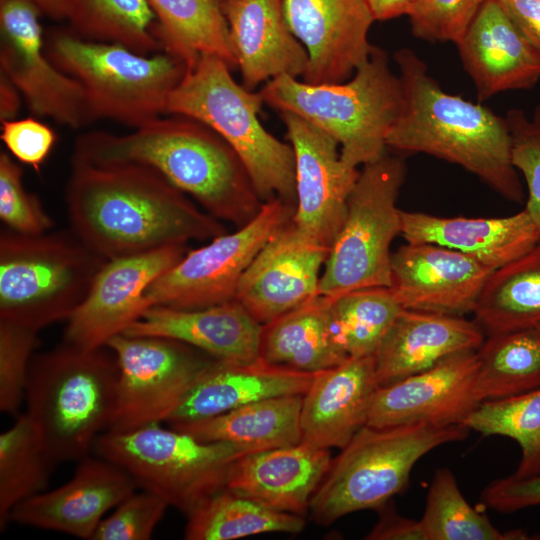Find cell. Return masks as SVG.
<instances>
[{
	"mask_svg": "<svg viewBox=\"0 0 540 540\" xmlns=\"http://www.w3.org/2000/svg\"><path fill=\"white\" fill-rule=\"evenodd\" d=\"M93 450L124 469L137 487L161 496L186 515L226 488L232 464L246 454L233 444L203 442L159 423L101 433Z\"/></svg>",
	"mask_w": 540,
	"mask_h": 540,
	"instance_id": "30bf717a",
	"label": "cell"
},
{
	"mask_svg": "<svg viewBox=\"0 0 540 540\" xmlns=\"http://www.w3.org/2000/svg\"><path fill=\"white\" fill-rule=\"evenodd\" d=\"M389 501L380 509L376 525L367 534L368 540H425L419 520L399 515Z\"/></svg>",
	"mask_w": 540,
	"mask_h": 540,
	"instance_id": "c3c4849f",
	"label": "cell"
},
{
	"mask_svg": "<svg viewBox=\"0 0 540 540\" xmlns=\"http://www.w3.org/2000/svg\"><path fill=\"white\" fill-rule=\"evenodd\" d=\"M456 45L480 101L502 91L531 88L540 78V55L497 0L484 1Z\"/></svg>",
	"mask_w": 540,
	"mask_h": 540,
	"instance_id": "d4e9b609",
	"label": "cell"
},
{
	"mask_svg": "<svg viewBox=\"0 0 540 540\" xmlns=\"http://www.w3.org/2000/svg\"><path fill=\"white\" fill-rule=\"evenodd\" d=\"M473 314L488 335L540 324V241L490 274Z\"/></svg>",
	"mask_w": 540,
	"mask_h": 540,
	"instance_id": "1f68e13d",
	"label": "cell"
},
{
	"mask_svg": "<svg viewBox=\"0 0 540 540\" xmlns=\"http://www.w3.org/2000/svg\"><path fill=\"white\" fill-rule=\"evenodd\" d=\"M22 95L16 86L0 73V121L15 119L20 110Z\"/></svg>",
	"mask_w": 540,
	"mask_h": 540,
	"instance_id": "f907efd6",
	"label": "cell"
},
{
	"mask_svg": "<svg viewBox=\"0 0 540 540\" xmlns=\"http://www.w3.org/2000/svg\"><path fill=\"white\" fill-rule=\"evenodd\" d=\"M330 297L307 303L261 326L259 359L276 366L316 373L349 357L337 343L329 319Z\"/></svg>",
	"mask_w": 540,
	"mask_h": 540,
	"instance_id": "f546056e",
	"label": "cell"
},
{
	"mask_svg": "<svg viewBox=\"0 0 540 540\" xmlns=\"http://www.w3.org/2000/svg\"><path fill=\"white\" fill-rule=\"evenodd\" d=\"M511 136V158L527 184L528 198L524 210L540 236V104L531 118L512 109L506 116Z\"/></svg>",
	"mask_w": 540,
	"mask_h": 540,
	"instance_id": "ee69618b",
	"label": "cell"
},
{
	"mask_svg": "<svg viewBox=\"0 0 540 540\" xmlns=\"http://www.w3.org/2000/svg\"><path fill=\"white\" fill-rule=\"evenodd\" d=\"M48 58L77 80L96 119L141 127L166 114L171 92L188 65L167 51L140 54L128 47L79 37L69 28L44 36Z\"/></svg>",
	"mask_w": 540,
	"mask_h": 540,
	"instance_id": "52a82bcc",
	"label": "cell"
},
{
	"mask_svg": "<svg viewBox=\"0 0 540 540\" xmlns=\"http://www.w3.org/2000/svg\"><path fill=\"white\" fill-rule=\"evenodd\" d=\"M65 202L74 234L105 260L227 232L220 220L141 165L71 161Z\"/></svg>",
	"mask_w": 540,
	"mask_h": 540,
	"instance_id": "6da1fadb",
	"label": "cell"
},
{
	"mask_svg": "<svg viewBox=\"0 0 540 540\" xmlns=\"http://www.w3.org/2000/svg\"><path fill=\"white\" fill-rule=\"evenodd\" d=\"M295 206L280 198L268 200L246 225L186 252L148 287L147 309H202L235 300L243 273L269 239L292 219Z\"/></svg>",
	"mask_w": 540,
	"mask_h": 540,
	"instance_id": "4fadbf2b",
	"label": "cell"
},
{
	"mask_svg": "<svg viewBox=\"0 0 540 540\" xmlns=\"http://www.w3.org/2000/svg\"><path fill=\"white\" fill-rule=\"evenodd\" d=\"M484 340L475 320L403 309L373 355L379 387L427 370L455 353L477 350Z\"/></svg>",
	"mask_w": 540,
	"mask_h": 540,
	"instance_id": "4316f807",
	"label": "cell"
},
{
	"mask_svg": "<svg viewBox=\"0 0 540 540\" xmlns=\"http://www.w3.org/2000/svg\"><path fill=\"white\" fill-rule=\"evenodd\" d=\"M378 389L373 356L351 357L314 373L302 398V442L344 448L367 425Z\"/></svg>",
	"mask_w": 540,
	"mask_h": 540,
	"instance_id": "7402d4cb",
	"label": "cell"
},
{
	"mask_svg": "<svg viewBox=\"0 0 540 540\" xmlns=\"http://www.w3.org/2000/svg\"><path fill=\"white\" fill-rule=\"evenodd\" d=\"M375 21L390 20L406 14L411 0H367Z\"/></svg>",
	"mask_w": 540,
	"mask_h": 540,
	"instance_id": "816d5d0a",
	"label": "cell"
},
{
	"mask_svg": "<svg viewBox=\"0 0 540 540\" xmlns=\"http://www.w3.org/2000/svg\"><path fill=\"white\" fill-rule=\"evenodd\" d=\"M136 488L120 466L87 455L68 482L18 503L7 522L91 540L104 515Z\"/></svg>",
	"mask_w": 540,
	"mask_h": 540,
	"instance_id": "44dd1931",
	"label": "cell"
},
{
	"mask_svg": "<svg viewBox=\"0 0 540 540\" xmlns=\"http://www.w3.org/2000/svg\"><path fill=\"white\" fill-rule=\"evenodd\" d=\"M332 464L330 451L305 442L240 456L227 490L268 508L303 516Z\"/></svg>",
	"mask_w": 540,
	"mask_h": 540,
	"instance_id": "603a6c76",
	"label": "cell"
},
{
	"mask_svg": "<svg viewBox=\"0 0 540 540\" xmlns=\"http://www.w3.org/2000/svg\"><path fill=\"white\" fill-rule=\"evenodd\" d=\"M259 92L264 103L294 113L333 137L341 159L354 167L386 153L387 136L403 106L400 77L378 47L348 82L314 85L282 75Z\"/></svg>",
	"mask_w": 540,
	"mask_h": 540,
	"instance_id": "5b68a950",
	"label": "cell"
},
{
	"mask_svg": "<svg viewBox=\"0 0 540 540\" xmlns=\"http://www.w3.org/2000/svg\"><path fill=\"white\" fill-rule=\"evenodd\" d=\"M394 59L400 70L403 106L387 136V147L458 164L504 198L523 202L506 119L445 92L412 50L400 49Z\"/></svg>",
	"mask_w": 540,
	"mask_h": 540,
	"instance_id": "3957f363",
	"label": "cell"
},
{
	"mask_svg": "<svg viewBox=\"0 0 540 540\" xmlns=\"http://www.w3.org/2000/svg\"><path fill=\"white\" fill-rule=\"evenodd\" d=\"M41 11L42 15L56 20L62 21L67 19V6L65 0H30Z\"/></svg>",
	"mask_w": 540,
	"mask_h": 540,
	"instance_id": "f5cc1de1",
	"label": "cell"
},
{
	"mask_svg": "<svg viewBox=\"0 0 540 540\" xmlns=\"http://www.w3.org/2000/svg\"><path fill=\"white\" fill-rule=\"evenodd\" d=\"M516 28L540 55V0H497Z\"/></svg>",
	"mask_w": 540,
	"mask_h": 540,
	"instance_id": "681fc988",
	"label": "cell"
},
{
	"mask_svg": "<svg viewBox=\"0 0 540 540\" xmlns=\"http://www.w3.org/2000/svg\"><path fill=\"white\" fill-rule=\"evenodd\" d=\"M419 523L425 540L529 539L521 530L500 532L485 514L473 509L448 468L434 473Z\"/></svg>",
	"mask_w": 540,
	"mask_h": 540,
	"instance_id": "f35d334b",
	"label": "cell"
},
{
	"mask_svg": "<svg viewBox=\"0 0 540 540\" xmlns=\"http://www.w3.org/2000/svg\"><path fill=\"white\" fill-rule=\"evenodd\" d=\"M223 10L245 88L304 76L308 54L286 23L282 0H224Z\"/></svg>",
	"mask_w": 540,
	"mask_h": 540,
	"instance_id": "cb8c5ba5",
	"label": "cell"
},
{
	"mask_svg": "<svg viewBox=\"0 0 540 540\" xmlns=\"http://www.w3.org/2000/svg\"><path fill=\"white\" fill-rule=\"evenodd\" d=\"M302 398L303 395L266 398L171 427L203 442L233 444L246 454L291 446L302 441Z\"/></svg>",
	"mask_w": 540,
	"mask_h": 540,
	"instance_id": "4dcf8cb0",
	"label": "cell"
},
{
	"mask_svg": "<svg viewBox=\"0 0 540 540\" xmlns=\"http://www.w3.org/2000/svg\"><path fill=\"white\" fill-rule=\"evenodd\" d=\"M303 516L277 511L223 489L187 514V540H232L269 532L298 533Z\"/></svg>",
	"mask_w": 540,
	"mask_h": 540,
	"instance_id": "836d02e7",
	"label": "cell"
},
{
	"mask_svg": "<svg viewBox=\"0 0 540 540\" xmlns=\"http://www.w3.org/2000/svg\"><path fill=\"white\" fill-rule=\"evenodd\" d=\"M41 15L30 0H0V73L16 86L34 117L82 128L96 118L82 85L46 55Z\"/></svg>",
	"mask_w": 540,
	"mask_h": 540,
	"instance_id": "5bb4252c",
	"label": "cell"
},
{
	"mask_svg": "<svg viewBox=\"0 0 540 540\" xmlns=\"http://www.w3.org/2000/svg\"><path fill=\"white\" fill-rule=\"evenodd\" d=\"M480 404L476 350L461 351L427 370L379 387L367 425H464Z\"/></svg>",
	"mask_w": 540,
	"mask_h": 540,
	"instance_id": "e0dca14e",
	"label": "cell"
},
{
	"mask_svg": "<svg viewBox=\"0 0 540 540\" xmlns=\"http://www.w3.org/2000/svg\"><path fill=\"white\" fill-rule=\"evenodd\" d=\"M493 272L459 251L407 243L391 256V290L407 310L463 316L473 313Z\"/></svg>",
	"mask_w": 540,
	"mask_h": 540,
	"instance_id": "ffe728a7",
	"label": "cell"
},
{
	"mask_svg": "<svg viewBox=\"0 0 540 540\" xmlns=\"http://www.w3.org/2000/svg\"><path fill=\"white\" fill-rule=\"evenodd\" d=\"M54 463L26 414L0 435V527L20 502L43 492Z\"/></svg>",
	"mask_w": 540,
	"mask_h": 540,
	"instance_id": "74e56055",
	"label": "cell"
},
{
	"mask_svg": "<svg viewBox=\"0 0 540 540\" xmlns=\"http://www.w3.org/2000/svg\"><path fill=\"white\" fill-rule=\"evenodd\" d=\"M329 249L293 224L281 227L243 273L235 300L261 325L319 295Z\"/></svg>",
	"mask_w": 540,
	"mask_h": 540,
	"instance_id": "ac0fdd59",
	"label": "cell"
},
{
	"mask_svg": "<svg viewBox=\"0 0 540 540\" xmlns=\"http://www.w3.org/2000/svg\"><path fill=\"white\" fill-rule=\"evenodd\" d=\"M403 309L390 287L354 290L330 297L331 329L349 358L373 356Z\"/></svg>",
	"mask_w": 540,
	"mask_h": 540,
	"instance_id": "8d00e7d4",
	"label": "cell"
},
{
	"mask_svg": "<svg viewBox=\"0 0 540 540\" xmlns=\"http://www.w3.org/2000/svg\"><path fill=\"white\" fill-rule=\"evenodd\" d=\"M405 176L404 160L387 152L363 165L329 249L319 294L335 297L391 286L390 247L401 235V210L396 203Z\"/></svg>",
	"mask_w": 540,
	"mask_h": 540,
	"instance_id": "8fae6325",
	"label": "cell"
},
{
	"mask_svg": "<svg viewBox=\"0 0 540 540\" xmlns=\"http://www.w3.org/2000/svg\"><path fill=\"white\" fill-rule=\"evenodd\" d=\"M401 235L407 243H427L466 254L491 270L520 257L540 236L528 213L499 218L440 217L401 210Z\"/></svg>",
	"mask_w": 540,
	"mask_h": 540,
	"instance_id": "83f0119b",
	"label": "cell"
},
{
	"mask_svg": "<svg viewBox=\"0 0 540 540\" xmlns=\"http://www.w3.org/2000/svg\"><path fill=\"white\" fill-rule=\"evenodd\" d=\"M22 167L7 152L0 153V218L7 229L39 235L54 226L38 197L23 185Z\"/></svg>",
	"mask_w": 540,
	"mask_h": 540,
	"instance_id": "b9f144b4",
	"label": "cell"
},
{
	"mask_svg": "<svg viewBox=\"0 0 540 540\" xmlns=\"http://www.w3.org/2000/svg\"><path fill=\"white\" fill-rule=\"evenodd\" d=\"M230 71L221 58L201 54L171 92L166 114L195 119L217 132L244 163L263 202L280 198L296 205L293 148L261 124V93L238 84Z\"/></svg>",
	"mask_w": 540,
	"mask_h": 540,
	"instance_id": "8992f818",
	"label": "cell"
},
{
	"mask_svg": "<svg viewBox=\"0 0 540 540\" xmlns=\"http://www.w3.org/2000/svg\"><path fill=\"white\" fill-rule=\"evenodd\" d=\"M534 329L536 330V332H537L538 335L540 336V324L537 325L536 327H534Z\"/></svg>",
	"mask_w": 540,
	"mask_h": 540,
	"instance_id": "db71d44e",
	"label": "cell"
},
{
	"mask_svg": "<svg viewBox=\"0 0 540 540\" xmlns=\"http://www.w3.org/2000/svg\"><path fill=\"white\" fill-rule=\"evenodd\" d=\"M105 259L71 230L0 235V320L36 331L67 320Z\"/></svg>",
	"mask_w": 540,
	"mask_h": 540,
	"instance_id": "ba28073f",
	"label": "cell"
},
{
	"mask_svg": "<svg viewBox=\"0 0 540 540\" xmlns=\"http://www.w3.org/2000/svg\"><path fill=\"white\" fill-rule=\"evenodd\" d=\"M168 507L166 500L153 492L134 491L102 519L91 540H148Z\"/></svg>",
	"mask_w": 540,
	"mask_h": 540,
	"instance_id": "f6af8a7d",
	"label": "cell"
},
{
	"mask_svg": "<svg viewBox=\"0 0 540 540\" xmlns=\"http://www.w3.org/2000/svg\"><path fill=\"white\" fill-rule=\"evenodd\" d=\"M0 122V137L10 154L19 162L39 171L57 141L54 130L36 117Z\"/></svg>",
	"mask_w": 540,
	"mask_h": 540,
	"instance_id": "bcb514c9",
	"label": "cell"
},
{
	"mask_svg": "<svg viewBox=\"0 0 540 540\" xmlns=\"http://www.w3.org/2000/svg\"><path fill=\"white\" fill-rule=\"evenodd\" d=\"M261 326L232 300L202 309L151 307L123 334L168 338L216 359L251 363L259 359Z\"/></svg>",
	"mask_w": 540,
	"mask_h": 540,
	"instance_id": "484cf974",
	"label": "cell"
},
{
	"mask_svg": "<svg viewBox=\"0 0 540 540\" xmlns=\"http://www.w3.org/2000/svg\"><path fill=\"white\" fill-rule=\"evenodd\" d=\"M295 157V227L330 249L346 215L349 195L358 179L357 167L346 164L338 142L300 116L282 111Z\"/></svg>",
	"mask_w": 540,
	"mask_h": 540,
	"instance_id": "9a60e30c",
	"label": "cell"
},
{
	"mask_svg": "<svg viewBox=\"0 0 540 540\" xmlns=\"http://www.w3.org/2000/svg\"><path fill=\"white\" fill-rule=\"evenodd\" d=\"M118 365L114 410L106 431L168 422L214 357L162 337L119 334L105 346Z\"/></svg>",
	"mask_w": 540,
	"mask_h": 540,
	"instance_id": "7c38bea8",
	"label": "cell"
},
{
	"mask_svg": "<svg viewBox=\"0 0 540 540\" xmlns=\"http://www.w3.org/2000/svg\"><path fill=\"white\" fill-rule=\"evenodd\" d=\"M468 432L464 425H365L332 460L311 499L312 518L329 525L356 511L380 509L406 489L420 458L438 446L465 439Z\"/></svg>",
	"mask_w": 540,
	"mask_h": 540,
	"instance_id": "9c48e42d",
	"label": "cell"
},
{
	"mask_svg": "<svg viewBox=\"0 0 540 540\" xmlns=\"http://www.w3.org/2000/svg\"><path fill=\"white\" fill-rule=\"evenodd\" d=\"M67 342L32 359L25 414L55 464L89 455L114 410L118 365L111 350Z\"/></svg>",
	"mask_w": 540,
	"mask_h": 540,
	"instance_id": "277c9868",
	"label": "cell"
},
{
	"mask_svg": "<svg viewBox=\"0 0 540 540\" xmlns=\"http://www.w3.org/2000/svg\"><path fill=\"white\" fill-rule=\"evenodd\" d=\"M464 426L484 436L500 435L517 442L521 458L512 476L540 474V386L521 395L483 401Z\"/></svg>",
	"mask_w": 540,
	"mask_h": 540,
	"instance_id": "ab89813d",
	"label": "cell"
},
{
	"mask_svg": "<svg viewBox=\"0 0 540 540\" xmlns=\"http://www.w3.org/2000/svg\"><path fill=\"white\" fill-rule=\"evenodd\" d=\"M286 23L308 54L303 81L337 84L365 62L375 21L367 0H282Z\"/></svg>",
	"mask_w": 540,
	"mask_h": 540,
	"instance_id": "d6986e66",
	"label": "cell"
},
{
	"mask_svg": "<svg viewBox=\"0 0 540 540\" xmlns=\"http://www.w3.org/2000/svg\"><path fill=\"white\" fill-rule=\"evenodd\" d=\"M186 245L106 260L66 320L64 342L94 349L123 334L147 310L145 292L186 253Z\"/></svg>",
	"mask_w": 540,
	"mask_h": 540,
	"instance_id": "2e32d148",
	"label": "cell"
},
{
	"mask_svg": "<svg viewBox=\"0 0 540 540\" xmlns=\"http://www.w3.org/2000/svg\"><path fill=\"white\" fill-rule=\"evenodd\" d=\"M71 161L148 167L195 199L205 212L240 228L263 201L234 149L192 118L159 117L119 135L90 131L77 137Z\"/></svg>",
	"mask_w": 540,
	"mask_h": 540,
	"instance_id": "7a4b0ae2",
	"label": "cell"
},
{
	"mask_svg": "<svg viewBox=\"0 0 540 540\" xmlns=\"http://www.w3.org/2000/svg\"><path fill=\"white\" fill-rule=\"evenodd\" d=\"M480 499L485 507L502 513L540 505V474L494 480L483 489Z\"/></svg>",
	"mask_w": 540,
	"mask_h": 540,
	"instance_id": "7dc6e473",
	"label": "cell"
},
{
	"mask_svg": "<svg viewBox=\"0 0 540 540\" xmlns=\"http://www.w3.org/2000/svg\"><path fill=\"white\" fill-rule=\"evenodd\" d=\"M485 0H411L406 14L415 37L457 44Z\"/></svg>",
	"mask_w": 540,
	"mask_h": 540,
	"instance_id": "7bdbcfd3",
	"label": "cell"
},
{
	"mask_svg": "<svg viewBox=\"0 0 540 540\" xmlns=\"http://www.w3.org/2000/svg\"><path fill=\"white\" fill-rule=\"evenodd\" d=\"M223 1L147 0L163 51L182 58L188 69L204 53L221 58L231 70L237 68Z\"/></svg>",
	"mask_w": 540,
	"mask_h": 540,
	"instance_id": "d6a6232c",
	"label": "cell"
},
{
	"mask_svg": "<svg viewBox=\"0 0 540 540\" xmlns=\"http://www.w3.org/2000/svg\"><path fill=\"white\" fill-rule=\"evenodd\" d=\"M314 373L268 364L214 358L167 423L213 417L266 398L304 395Z\"/></svg>",
	"mask_w": 540,
	"mask_h": 540,
	"instance_id": "f1b7e54d",
	"label": "cell"
},
{
	"mask_svg": "<svg viewBox=\"0 0 540 540\" xmlns=\"http://www.w3.org/2000/svg\"><path fill=\"white\" fill-rule=\"evenodd\" d=\"M38 333L0 320V410L3 413L19 415Z\"/></svg>",
	"mask_w": 540,
	"mask_h": 540,
	"instance_id": "60d3db41",
	"label": "cell"
},
{
	"mask_svg": "<svg viewBox=\"0 0 540 540\" xmlns=\"http://www.w3.org/2000/svg\"><path fill=\"white\" fill-rule=\"evenodd\" d=\"M69 29L81 38L117 43L140 54L163 51L147 0H65Z\"/></svg>",
	"mask_w": 540,
	"mask_h": 540,
	"instance_id": "d590c367",
	"label": "cell"
},
{
	"mask_svg": "<svg viewBox=\"0 0 540 540\" xmlns=\"http://www.w3.org/2000/svg\"><path fill=\"white\" fill-rule=\"evenodd\" d=\"M481 403L527 393L540 386V336L534 328L488 335L476 350Z\"/></svg>",
	"mask_w": 540,
	"mask_h": 540,
	"instance_id": "e575fe53",
	"label": "cell"
}]
</instances>
